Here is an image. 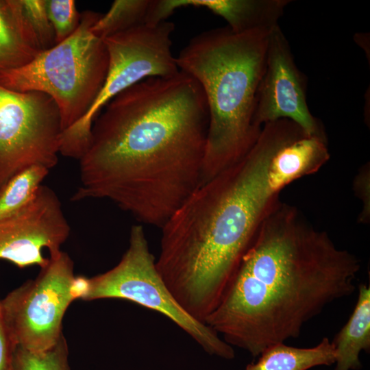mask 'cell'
Returning a JSON list of instances; mask_svg holds the SVG:
<instances>
[{"label":"cell","instance_id":"cell-1","mask_svg":"<svg viewBox=\"0 0 370 370\" xmlns=\"http://www.w3.org/2000/svg\"><path fill=\"white\" fill-rule=\"evenodd\" d=\"M208 124L203 89L181 70L127 88L94 120L71 200L107 199L161 228L201 184Z\"/></svg>","mask_w":370,"mask_h":370},{"label":"cell","instance_id":"cell-2","mask_svg":"<svg viewBox=\"0 0 370 370\" xmlns=\"http://www.w3.org/2000/svg\"><path fill=\"white\" fill-rule=\"evenodd\" d=\"M360 260L281 202L263 221L228 288L204 323L258 357L297 338L334 301L351 295Z\"/></svg>","mask_w":370,"mask_h":370},{"label":"cell","instance_id":"cell-3","mask_svg":"<svg viewBox=\"0 0 370 370\" xmlns=\"http://www.w3.org/2000/svg\"><path fill=\"white\" fill-rule=\"evenodd\" d=\"M286 130L267 123L240 161L201 184L161 227L157 269L190 316L204 323L261 224L281 203L273 156Z\"/></svg>","mask_w":370,"mask_h":370},{"label":"cell","instance_id":"cell-4","mask_svg":"<svg viewBox=\"0 0 370 370\" xmlns=\"http://www.w3.org/2000/svg\"><path fill=\"white\" fill-rule=\"evenodd\" d=\"M270 32L208 30L193 38L175 58L179 69L199 82L207 101L201 184L244 158L260 135L256 97Z\"/></svg>","mask_w":370,"mask_h":370},{"label":"cell","instance_id":"cell-5","mask_svg":"<svg viewBox=\"0 0 370 370\" xmlns=\"http://www.w3.org/2000/svg\"><path fill=\"white\" fill-rule=\"evenodd\" d=\"M102 14L86 10L69 38L41 51L28 64L0 71V85L13 91H37L58 106L62 132L89 111L103 86L108 53L103 40L91 31Z\"/></svg>","mask_w":370,"mask_h":370},{"label":"cell","instance_id":"cell-6","mask_svg":"<svg viewBox=\"0 0 370 370\" xmlns=\"http://www.w3.org/2000/svg\"><path fill=\"white\" fill-rule=\"evenodd\" d=\"M143 226L131 227L129 246L108 271L83 278L80 299H123L160 312L190 336L206 353L223 359L235 357L234 347L210 327L184 310L160 276Z\"/></svg>","mask_w":370,"mask_h":370},{"label":"cell","instance_id":"cell-7","mask_svg":"<svg viewBox=\"0 0 370 370\" xmlns=\"http://www.w3.org/2000/svg\"><path fill=\"white\" fill-rule=\"evenodd\" d=\"M175 25L165 21L143 25L103 39L108 53L107 75L98 97L84 117L62 132L60 153L79 160L86 152L92 123L116 95L147 78L167 77L180 69L171 51Z\"/></svg>","mask_w":370,"mask_h":370},{"label":"cell","instance_id":"cell-8","mask_svg":"<svg viewBox=\"0 0 370 370\" xmlns=\"http://www.w3.org/2000/svg\"><path fill=\"white\" fill-rule=\"evenodd\" d=\"M82 276L64 251L49 258L34 280H29L1 299L3 317L16 345L30 351L49 349L60 338L62 320L70 304L80 299Z\"/></svg>","mask_w":370,"mask_h":370},{"label":"cell","instance_id":"cell-9","mask_svg":"<svg viewBox=\"0 0 370 370\" xmlns=\"http://www.w3.org/2000/svg\"><path fill=\"white\" fill-rule=\"evenodd\" d=\"M62 133L60 112L52 98L0 85V193L13 176L29 166L54 167Z\"/></svg>","mask_w":370,"mask_h":370},{"label":"cell","instance_id":"cell-10","mask_svg":"<svg viewBox=\"0 0 370 370\" xmlns=\"http://www.w3.org/2000/svg\"><path fill=\"white\" fill-rule=\"evenodd\" d=\"M308 79L297 67L290 45L280 25L269 34L264 70L258 86L255 112L260 127L289 119L310 135L327 136L323 125L307 103Z\"/></svg>","mask_w":370,"mask_h":370},{"label":"cell","instance_id":"cell-11","mask_svg":"<svg viewBox=\"0 0 370 370\" xmlns=\"http://www.w3.org/2000/svg\"><path fill=\"white\" fill-rule=\"evenodd\" d=\"M61 203L49 187L40 186L32 201L18 214L0 221V259L19 268L45 267L59 254L70 234Z\"/></svg>","mask_w":370,"mask_h":370},{"label":"cell","instance_id":"cell-12","mask_svg":"<svg viewBox=\"0 0 370 370\" xmlns=\"http://www.w3.org/2000/svg\"><path fill=\"white\" fill-rule=\"evenodd\" d=\"M290 0H173L175 10L193 6L205 8L220 16L236 34L270 32L279 25Z\"/></svg>","mask_w":370,"mask_h":370},{"label":"cell","instance_id":"cell-13","mask_svg":"<svg viewBox=\"0 0 370 370\" xmlns=\"http://www.w3.org/2000/svg\"><path fill=\"white\" fill-rule=\"evenodd\" d=\"M42 51L22 0H0V71L24 66Z\"/></svg>","mask_w":370,"mask_h":370},{"label":"cell","instance_id":"cell-14","mask_svg":"<svg viewBox=\"0 0 370 370\" xmlns=\"http://www.w3.org/2000/svg\"><path fill=\"white\" fill-rule=\"evenodd\" d=\"M336 354L334 370H359L360 354L370 350V287L358 286V297L352 314L332 341Z\"/></svg>","mask_w":370,"mask_h":370},{"label":"cell","instance_id":"cell-15","mask_svg":"<svg viewBox=\"0 0 370 370\" xmlns=\"http://www.w3.org/2000/svg\"><path fill=\"white\" fill-rule=\"evenodd\" d=\"M334 346L323 337L312 347H296L285 343L273 345L258 356L245 370H308L319 366H330L335 362Z\"/></svg>","mask_w":370,"mask_h":370},{"label":"cell","instance_id":"cell-16","mask_svg":"<svg viewBox=\"0 0 370 370\" xmlns=\"http://www.w3.org/2000/svg\"><path fill=\"white\" fill-rule=\"evenodd\" d=\"M49 172L45 166L34 165L9 180L0 193V221L18 214L32 201Z\"/></svg>","mask_w":370,"mask_h":370},{"label":"cell","instance_id":"cell-17","mask_svg":"<svg viewBox=\"0 0 370 370\" xmlns=\"http://www.w3.org/2000/svg\"><path fill=\"white\" fill-rule=\"evenodd\" d=\"M151 0H115L106 14L92 26V32L104 38L129 29L146 25Z\"/></svg>","mask_w":370,"mask_h":370},{"label":"cell","instance_id":"cell-18","mask_svg":"<svg viewBox=\"0 0 370 370\" xmlns=\"http://www.w3.org/2000/svg\"><path fill=\"white\" fill-rule=\"evenodd\" d=\"M11 370H71L64 334L53 346L43 351H30L16 346Z\"/></svg>","mask_w":370,"mask_h":370},{"label":"cell","instance_id":"cell-19","mask_svg":"<svg viewBox=\"0 0 370 370\" xmlns=\"http://www.w3.org/2000/svg\"><path fill=\"white\" fill-rule=\"evenodd\" d=\"M47 6L56 45L75 32L79 24L81 14L77 12L73 0H47Z\"/></svg>","mask_w":370,"mask_h":370},{"label":"cell","instance_id":"cell-20","mask_svg":"<svg viewBox=\"0 0 370 370\" xmlns=\"http://www.w3.org/2000/svg\"><path fill=\"white\" fill-rule=\"evenodd\" d=\"M26 16L43 50L56 45L53 26L49 21L47 0H22Z\"/></svg>","mask_w":370,"mask_h":370},{"label":"cell","instance_id":"cell-21","mask_svg":"<svg viewBox=\"0 0 370 370\" xmlns=\"http://www.w3.org/2000/svg\"><path fill=\"white\" fill-rule=\"evenodd\" d=\"M355 195L362 203L358 223L367 224L370 221V166L369 162L360 167L353 182Z\"/></svg>","mask_w":370,"mask_h":370},{"label":"cell","instance_id":"cell-22","mask_svg":"<svg viewBox=\"0 0 370 370\" xmlns=\"http://www.w3.org/2000/svg\"><path fill=\"white\" fill-rule=\"evenodd\" d=\"M16 347L5 321L0 299V370H11Z\"/></svg>","mask_w":370,"mask_h":370}]
</instances>
